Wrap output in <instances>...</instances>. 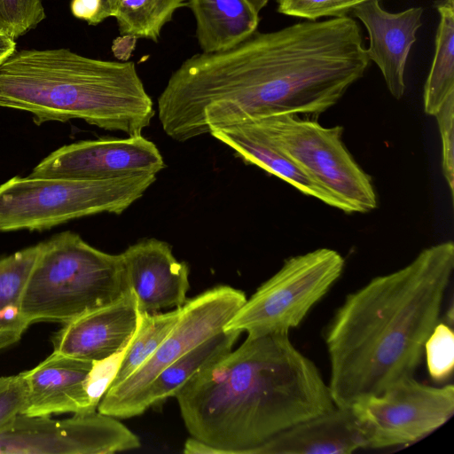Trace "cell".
Segmentation results:
<instances>
[{
  "label": "cell",
  "instance_id": "obj_1",
  "mask_svg": "<svg viewBox=\"0 0 454 454\" xmlns=\"http://www.w3.org/2000/svg\"><path fill=\"white\" fill-rule=\"evenodd\" d=\"M369 63L360 27L348 16L255 31L233 48L183 61L158 98V112L180 142L240 119L317 115Z\"/></svg>",
  "mask_w": 454,
  "mask_h": 454
},
{
  "label": "cell",
  "instance_id": "obj_2",
  "mask_svg": "<svg viewBox=\"0 0 454 454\" xmlns=\"http://www.w3.org/2000/svg\"><path fill=\"white\" fill-rule=\"evenodd\" d=\"M174 397L192 436L186 454H251L276 434L335 407L318 368L288 334L247 337Z\"/></svg>",
  "mask_w": 454,
  "mask_h": 454
},
{
  "label": "cell",
  "instance_id": "obj_3",
  "mask_svg": "<svg viewBox=\"0 0 454 454\" xmlns=\"http://www.w3.org/2000/svg\"><path fill=\"white\" fill-rule=\"evenodd\" d=\"M453 270L454 244L441 242L345 298L325 333L335 406L349 408L413 377Z\"/></svg>",
  "mask_w": 454,
  "mask_h": 454
},
{
  "label": "cell",
  "instance_id": "obj_4",
  "mask_svg": "<svg viewBox=\"0 0 454 454\" xmlns=\"http://www.w3.org/2000/svg\"><path fill=\"white\" fill-rule=\"evenodd\" d=\"M0 107L30 113L37 125L79 119L127 136L142 135L155 115L134 62L67 48L16 51L0 66Z\"/></svg>",
  "mask_w": 454,
  "mask_h": 454
},
{
  "label": "cell",
  "instance_id": "obj_5",
  "mask_svg": "<svg viewBox=\"0 0 454 454\" xmlns=\"http://www.w3.org/2000/svg\"><path fill=\"white\" fill-rule=\"evenodd\" d=\"M129 290L121 254L103 252L65 231L42 243L23 290L21 310L30 325L65 324Z\"/></svg>",
  "mask_w": 454,
  "mask_h": 454
},
{
  "label": "cell",
  "instance_id": "obj_6",
  "mask_svg": "<svg viewBox=\"0 0 454 454\" xmlns=\"http://www.w3.org/2000/svg\"><path fill=\"white\" fill-rule=\"evenodd\" d=\"M155 181L153 174L101 180L14 176L0 184V231H44L97 214L121 215Z\"/></svg>",
  "mask_w": 454,
  "mask_h": 454
},
{
  "label": "cell",
  "instance_id": "obj_7",
  "mask_svg": "<svg viewBox=\"0 0 454 454\" xmlns=\"http://www.w3.org/2000/svg\"><path fill=\"white\" fill-rule=\"evenodd\" d=\"M246 119L333 195L345 213H366L378 207L371 176L345 146L341 126L326 128L294 114Z\"/></svg>",
  "mask_w": 454,
  "mask_h": 454
},
{
  "label": "cell",
  "instance_id": "obj_8",
  "mask_svg": "<svg viewBox=\"0 0 454 454\" xmlns=\"http://www.w3.org/2000/svg\"><path fill=\"white\" fill-rule=\"evenodd\" d=\"M344 259L331 248H318L285 261L227 322L223 331L247 337L288 334L340 277Z\"/></svg>",
  "mask_w": 454,
  "mask_h": 454
},
{
  "label": "cell",
  "instance_id": "obj_9",
  "mask_svg": "<svg viewBox=\"0 0 454 454\" xmlns=\"http://www.w3.org/2000/svg\"><path fill=\"white\" fill-rule=\"evenodd\" d=\"M246 300L241 290L219 286L187 301L155 352L126 380L107 389L98 411L121 419L137 416L139 401L156 376L190 349L223 331Z\"/></svg>",
  "mask_w": 454,
  "mask_h": 454
},
{
  "label": "cell",
  "instance_id": "obj_10",
  "mask_svg": "<svg viewBox=\"0 0 454 454\" xmlns=\"http://www.w3.org/2000/svg\"><path fill=\"white\" fill-rule=\"evenodd\" d=\"M366 448L412 443L445 424L454 412V387H432L413 377L399 380L379 395L351 407Z\"/></svg>",
  "mask_w": 454,
  "mask_h": 454
},
{
  "label": "cell",
  "instance_id": "obj_11",
  "mask_svg": "<svg viewBox=\"0 0 454 454\" xmlns=\"http://www.w3.org/2000/svg\"><path fill=\"white\" fill-rule=\"evenodd\" d=\"M139 438L99 411L55 420L18 415L0 434V454H109L140 447Z\"/></svg>",
  "mask_w": 454,
  "mask_h": 454
},
{
  "label": "cell",
  "instance_id": "obj_12",
  "mask_svg": "<svg viewBox=\"0 0 454 454\" xmlns=\"http://www.w3.org/2000/svg\"><path fill=\"white\" fill-rule=\"evenodd\" d=\"M165 167L156 145L142 135L100 137L61 146L43 159L28 176L101 180L157 175Z\"/></svg>",
  "mask_w": 454,
  "mask_h": 454
},
{
  "label": "cell",
  "instance_id": "obj_13",
  "mask_svg": "<svg viewBox=\"0 0 454 454\" xmlns=\"http://www.w3.org/2000/svg\"><path fill=\"white\" fill-rule=\"evenodd\" d=\"M140 312L129 290L114 301L65 323L52 337L53 351L97 362L123 350L135 334Z\"/></svg>",
  "mask_w": 454,
  "mask_h": 454
},
{
  "label": "cell",
  "instance_id": "obj_14",
  "mask_svg": "<svg viewBox=\"0 0 454 454\" xmlns=\"http://www.w3.org/2000/svg\"><path fill=\"white\" fill-rule=\"evenodd\" d=\"M121 256L128 287L136 296L140 313L176 309L187 301L188 265L176 260L167 242L142 239Z\"/></svg>",
  "mask_w": 454,
  "mask_h": 454
},
{
  "label": "cell",
  "instance_id": "obj_15",
  "mask_svg": "<svg viewBox=\"0 0 454 454\" xmlns=\"http://www.w3.org/2000/svg\"><path fill=\"white\" fill-rule=\"evenodd\" d=\"M352 13L364 25L369 35L366 50L370 61L379 67L391 95L401 98L405 92L404 71L410 51L422 25V7L388 12L380 0L356 7Z\"/></svg>",
  "mask_w": 454,
  "mask_h": 454
},
{
  "label": "cell",
  "instance_id": "obj_16",
  "mask_svg": "<svg viewBox=\"0 0 454 454\" xmlns=\"http://www.w3.org/2000/svg\"><path fill=\"white\" fill-rule=\"evenodd\" d=\"M92 362L53 351L35 368L22 372L27 397L21 415L46 417L96 411L86 391V380Z\"/></svg>",
  "mask_w": 454,
  "mask_h": 454
},
{
  "label": "cell",
  "instance_id": "obj_17",
  "mask_svg": "<svg viewBox=\"0 0 454 454\" xmlns=\"http://www.w3.org/2000/svg\"><path fill=\"white\" fill-rule=\"evenodd\" d=\"M209 134L230 147L247 164L259 167L303 194L344 211L342 204L310 178L251 121L240 119L214 126Z\"/></svg>",
  "mask_w": 454,
  "mask_h": 454
},
{
  "label": "cell",
  "instance_id": "obj_18",
  "mask_svg": "<svg viewBox=\"0 0 454 454\" xmlns=\"http://www.w3.org/2000/svg\"><path fill=\"white\" fill-rule=\"evenodd\" d=\"M364 448L365 440L351 408L335 406L276 434L251 454H350Z\"/></svg>",
  "mask_w": 454,
  "mask_h": 454
},
{
  "label": "cell",
  "instance_id": "obj_19",
  "mask_svg": "<svg viewBox=\"0 0 454 454\" xmlns=\"http://www.w3.org/2000/svg\"><path fill=\"white\" fill-rule=\"evenodd\" d=\"M270 0H187L201 52L233 48L255 31L260 12Z\"/></svg>",
  "mask_w": 454,
  "mask_h": 454
},
{
  "label": "cell",
  "instance_id": "obj_20",
  "mask_svg": "<svg viewBox=\"0 0 454 454\" xmlns=\"http://www.w3.org/2000/svg\"><path fill=\"white\" fill-rule=\"evenodd\" d=\"M240 333L237 331H221L162 370L144 392L137 406V416L167 398L175 396L198 372L230 352Z\"/></svg>",
  "mask_w": 454,
  "mask_h": 454
},
{
  "label": "cell",
  "instance_id": "obj_21",
  "mask_svg": "<svg viewBox=\"0 0 454 454\" xmlns=\"http://www.w3.org/2000/svg\"><path fill=\"white\" fill-rule=\"evenodd\" d=\"M41 249L39 243L0 259V349L19 341L30 325L21 298Z\"/></svg>",
  "mask_w": 454,
  "mask_h": 454
},
{
  "label": "cell",
  "instance_id": "obj_22",
  "mask_svg": "<svg viewBox=\"0 0 454 454\" xmlns=\"http://www.w3.org/2000/svg\"><path fill=\"white\" fill-rule=\"evenodd\" d=\"M436 8L440 22L435 51L423 92L424 111L433 116L454 96V6L443 2Z\"/></svg>",
  "mask_w": 454,
  "mask_h": 454
},
{
  "label": "cell",
  "instance_id": "obj_23",
  "mask_svg": "<svg viewBox=\"0 0 454 454\" xmlns=\"http://www.w3.org/2000/svg\"><path fill=\"white\" fill-rule=\"evenodd\" d=\"M187 0H118L114 18L122 38L157 43L162 28Z\"/></svg>",
  "mask_w": 454,
  "mask_h": 454
},
{
  "label": "cell",
  "instance_id": "obj_24",
  "mask_svg": "<svg viewBox=\"0 0 454 454\" xmlns=\"http://www.w3.org/2000/svg\"><path fill=\"white\" fill-rule=\"evenodd\" d=\"M181 311L182 307L165 313H140L137 331L126 347L110 387L126 380L155 352L176 325Z\"/></svg>",
  "mask_w": 454,
  "mask_h": 454
},
{
  "label": "cell",
  "instance_id": "obj_25",
  "mask_svg": "<svg viewBox=\"0 0 454 454\" xmlns=\"http://www.w3.org/2000/svg\"><path fill=\"white\" fill-rule=\"evenodd\" d=\"M45 19L42 0H0V30L17 39Z\"/></svg>",
  "mask_w": 454,
  "mask_h": 454
},
{
  "label": "cell",
  "instance_id": "obj_26",
  "mask_svg": "<svg viewBox=\"0 0 454 454\" xmlns=\"http://www.w3.org/2000/svg\"><path fill=\"white\" fill-rule=\"evenodd\" d=\"M424 352L430 377L437 382L449 379L454 365V333L450 326L438 323L425 343Z\"/></svg>",
  "mask_w": 454,
  "mask_h": 454
},
{
  "label": "cell",
  "instance_id": "obj_27",
  "mask_svg": "<svg viewBox=\"0 0 454 454\" xmlns=\"http://www.w3.org/2000/svg\"><path fill=\"white\" fill-rule=\"evenodd\" d=\"M371 0H277L278 12L283 15L317 20L323 17L347 16L358 5Z\"/></svg>",
  "mask_w": 454,
  "mask_h": 454
},
{
  "label": "cell",
  "instance_id": "obj_28",
  "mask_svg": "<svg viewBox=\"0 0 454 454\" xmlns=\"http://www.w3.org/2000/svg\"><path fill=\"white\" fill-rule=\"evenodd\" d=\"M27 397V382L19 373L0 377V434L7 430L21 414Z\"/></svg>",
  "mask_w": 454,
  "mask_h": 454
},
{
  "label": "cell",
  "instance_id": "obj_29",
  "mask_svg": "<svg viewBox=\"0 0 454 454\" xmlns=\"http://www.w3.org/2000/svg\"><path fill=\"white\" fill-rule=\"evenodd\" d=\"M436 119L442 151V172L450 191L454 194V96L449 98L434 115Z\"/></svg>",
  "mask_w": 454,
  "mask_h": 454
},
{
  "label": "cell",
  "instance_id": "obj_30",
  "mask_svg": "<svg viewBox=\"0 0 454 454\" xmlns=\"http://www.w3.org/2000/svg\"><path fill=\"white\" fill-rule=\"evenodd\" d=\"M125 349L126 348L106 359L92 362L86 380V391L90 403L95 411L115 377Z\"/></svg>",
  "mask_w": 454,
  "mask_h": 454
},
{
  "label": "cell",
  "instance_id": "obj_31",
  "mask_svg": "<svg viewBox=\"0 0 454 454\" xmlns=\"http://www.w3.org/2000/svg\"><path fill=\"white\" fill-rule=\"evenodd\" d=\"M16 51L15 39L0 30V66Z\"/></svg>",
  "mask_w": 454,
  "mask_h": 454
},
{
  "label": "cell",
  "instance_id": "obj_32",
  "mask_svg": "<svg viewBox=\"0 0 454 454\" xmlns=\"http://www.w3.org/2000/svg\"><path fill=\"white\" fill-rule=\"evenodd\" d=\"M444 3L449 5L454 6V0H444Z\"/></svg>",
  "mask_w": 454,
  "mask_h": 454
}]
</instances>
